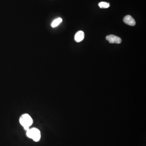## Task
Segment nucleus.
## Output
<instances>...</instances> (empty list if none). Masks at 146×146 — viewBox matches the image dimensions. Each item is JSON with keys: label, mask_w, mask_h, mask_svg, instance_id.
Masks as SVG:
<instances>
[{"label": "nucleus", "mask_w": 146, "mask_h": 146, "mask_svg": "<svg viewBox=\"0 0 146 146\" xmlns=\"http://www.w3.org/2000/svg\"><path fill=\"white\" fill-rule=\"evenodd\" d=\"M19 122L25 130L29 129V127L33 124V120L31 117L28 114H23L19 119Z\"/></svg>", "instance_id": "f257e3e1"}, {"label": "nucleus", "mask_w": 146, "mask_h": 146, "mask_svg": "<svg viewBox=\"0 0 146 146\" xmlns=\"http://www.w3.org/2000/svg\"><path fill=\"white\" fill-rule=\"evenodd\" d=\"M106 40L108 41L111 43H121L122 40L120 37L114 35H111L107 36L106 37Z\"/></svg>", "instance_id": "7ed1b4c3"}, {"label": "nucleus", "mask_w": 146, "mask_h": 146, "mask_svg": "<svg viewBox=\"0 0 146 146\" xmlns=\"http://www.w3.org/2000/svg\"><path fill=\"white\" fill-rule=\"evenodd\" d=\"M27 136L36 142H38L41 138V133L39 129L36 128L29 129L27 131Z\"/></svg>", "instance_id": "f03ea898"}, {"label": "nucleus", "mask_w": 146, "mask_h": 146, "mask_svg": "<svg viewBox=\"0 0 146 146\" xmlns=\"http://www.w3.org/2000/svg\"><path fill=\"white\" fill-rule=\"evenodd\" d=\"M62 19L61 18H58L56 19H54L53 21L51 24V26L52 27H55L58 26L61 22H62Z\"/></svg>", "instance_id": "423d86ee"}, {"label": "nucleus", "mask_w": 146, "mask_h": 146, "mask_svg": "<svg viewBox=\"0 0 146 146\" xmlns=\"http://www.w3.org/2000/svg\"><path fill=\"white\" fill-rule=\"evenodd\" d=\"M124 23L130 26H134L135 25V21L132 16L130 15H127L123 18Z\"/></svg>", "instance_id": "20e7f679"}, {"label": "nucleus", "mask_w": 146, "mask_h": 146, "mask_svg": "<svg viewBox=\"0 0 146 146\" xmlns=\"http://www.w3.org/2000/svg\"><path fill=\"white\" fill-rule=\"evenodd\" d=\"M99 6L101 8H108L110 7V4L106 2H102L99 3Z\"/></svg>", "instance_id": "0eeeda50"}, {"label": "nucleus", "mask_w": 146, "mask_h": 146, "mask_svg": "<svg viewBox=\"0 0 146 146\" xmlns=\"http://www.w3.org/2000/svg\"><path fill=\"white\" fill-rule=\"evenodd\" d=\"M84 38V33L82 31H78L75 36L74 39L75 42H80L83 40Z\"/></svg>", "instance_id": "39448f33"}]
</instances>
